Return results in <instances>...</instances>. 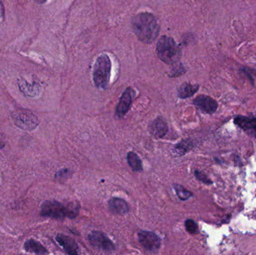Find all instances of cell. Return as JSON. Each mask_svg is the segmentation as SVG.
I'll return each instance as SVG.
<instances>
[{
  "instance_id": "cell-16",
  "label": "cell",
  "mask_w": 256,
  "mask_h": 255,
  "mask_svg": "<svg viewBox=\"0 0 256 255\" xmlns=\"http://www.w3.org/2000/svg\"><path fill=\"white\" fill-rule=\"evenodd\" d=\"M198 88H200L198 85H192V84L185 82L179 88L178 96L182 99L188 98L194 96L198 91Z\"/></svg>"
},
{
  "instance_id": "cell-20",
  "label": "cell",
  "mask_w": 256,
  "mask_h": 255,
  "mask_svg": "<svg viewBox=\"0 0 256 255\" xmlns=\"http://www.w3.org/2000/svg\"><path fill=\"white\" fill-rule=\"evenodd\" d=\"M185 228L186 232L191 235H195L198 233V228L196 222L192 220H186L185 222Z\"/></svg>"
},
{
  "instance_id": "cell-9",
  "label": "cell",
  "mask_w": 256,
  "mask_h": 255,
  "mask_svg": "<svg viewBox=\"0 0 256 255\" xmlns=\"http://www.w3.org/2000/svg\"><path fill=\"white\" fill-rule=\"evenodd\" d=\"M194 103L202 111L208 114H213L218 108V103L209 96L200 95L194 100Z\"/></svg>"
},
{
  "instance_id": "cell-15",
  "label": "cell",
  "mask_w": 256,
  "mask_h": 255,
  "mask_svg": "<svg viewBox=\"0 0 256 255\" xmlns=\"http://www.w3.org/2000/svg\"><path fill=\"white\" fill-rule=\"evenodd\" d=\"M18 85L21 92L28 97H36L40 92V86L37 83L28 84V82L22 79V80H18Z\"/></svg>"
},
{
  "instance_id": "cell-4",
  "label": "cell",
  "mask_w": 256,
  "mask_h": 255,
  "mask_svg": "<svg viewBox=\"0 0 256 255\" xmlns=\"http://www.w3.org/2000/svg\"><path fill=\"white\" fill-rule=\"evenodd\" d=\"M111 61L106 54L100 55L94 64L93 80L98 88H106L110 77Z\"/></svg>"
},
{
  "instance_id": "cell-13",
  "label": "cell",
  "mask_w": 256,
  "mask_h": 255,
  "mask_svg": "<svg viewBox=\"0 0 256 255\" xmlns=\"http://www.w3.org/2000/svg\"><path fill=\"white\" fill-rule=\"evenodd\" d=\"M110 210L114 214L124 215L129 211V206L127 202L120 198H112L109 201Z\"/></svg>"
},
{
  "instance_id": "cell-19",
  "label": "cell",
  "mask_w": 256,
  "mask_h": 255,
  "mask_svg": "<svg viewBox=\"0 0 256 255\" xmlns=\"http://www.w3.org/2000/svg\"><path fill=\"white\" fill-rule=\"evenodd\" d=\"M173 187H174V191L177 193L178 196L180 200H188L190 198L192 197V193L186 190V189L182 187V186L179 185V184H174Z\"/></svg>"
},
{
  "instance_id": "cell-18",
  "label": "cell",
  "mask_w": 256,
  "mask_h": 255,
  "mask_svg": "<svg viewBox=\"0 0 256 255\" xmlns=\"http://www.w3.org/2000/svg\"><path fill=\"white\" fill-rule=\"evenodd\" d=\"M192 148H194V142L189 139H186V140L182 141V142L176 145V151L179 155H184Z\"/></svg>"
},
{
  "instance_id": "cell-24",
  "label": "cell",
  "mask_w": 256,
  "mask_h": 255,
  "mask_svg": "<svg viewBox=\"0 0 256 255\" xmlns=\"http://www.w3.org/2000/svg\"><path fill=\"white\" fill-rule=\"evenodd\" d=\"M4 7H3L2 4L0 2V19H2L4 18Z\"/></svg>"
},
{
  "instance_id": "cell-7",
  "label": "cell",
  "mask_w": 256,
  "mask_h": 255,
  "mask_svg": "<svg viewBox=\"0 0 256 255\" xmlns=\"http://www.w3.org/2000/svg\"><path fill=\"white\" fill-rule=\"evenodd\" d=\"M138 241L146 251L156 253L160 248V238L153 232L141 231L138 234Z\"/></svg>"
},
{
  "instance_id": "cell-17",
  "label": "cell",
  "mask_w": 256,
  "mask_h": 255,
  "mask_svg": "<svg viewBox=\"0 0 256 255\" xmlns=\"http://www.w3.org/2000/svg\"><path fill=\"white\" fill-rule=\"evenodd\" d=\"M128 163L130 167L134 172H142L143 170L142 163L136 153L129 152L128 154Z\"/></svg>"
},
{
  "instance_id": "cell-14",
  "label": "cell",
  "mask_w": 256,
  "mask_h": 255,
  "mask_svg": "<svg viewBox=\"0 0 256 255\" xmlns=\"http://www.w3.org/2000/svg\"><path fill=\"white\" fill-rule=\"evenodd\" d=\"M24 249L27 253H34L36 255H48V251L42 244L36 240L30 239L26 241Z\"/></svg>"
},
{
  "instance_id": "cell-25",
  "label": "cell",
  "mask_w": 256,
  "mask_h": 255,
  "mask_svg": "<svg viewBox=\"0 0 256 255\" xmlns=\"http://www.w3.org/2000/svg\"><path fill=\"white\" fill-rule=\"evenodd\" d=\"M4 145H6L4 142H3L0 139V150L2 149V148H4Z\"/></svg>"
},
{
  "instance_id": "cell-1",
  "label": "cell",
  "mask_w": 256,
  "mask_h": 255,
  "mask_svg": "<svg viewBox=\"0 0 256 255\" xmlns=\"http://www.w3.org/2000/svg\"><path fill=\"white\" fill-rule=\"evenodd\" d=\"M131 25L138 40L144 43H152L159 34V24L150 13L144 12L136 15L131 21Z\"/></svg>"
},
{
  "instance_id": "cell-3",
  "label": "cell",
  "mask_w": 256,
  "mask_h": 255,
  "mask_svg": "<svg viewBox=\"0 0 256 255\" xmlns=\"http://www.w3.org/2000/svg\"><path fill=\"white\" fill-rule=\"evenodd\" d=\"M156 53L161 61L176 64L182 57V50L172 37L162 36L156 45Z\"/></svg>"
},
{
  "instance_id": "cell-5",
  "label": "cell",
  "mask_w": 256,
  "mask_h": 255,
  "mask_svg": "<svg viewBox=\"0 0 256 255\" xmlns=\"http://www.w3.org/2000/svg\"><path fill=\"white\" fill-rule=\"evenodd\" d=\"M12 118L15 125L24 130H34L39 124L36 115L27 109H16L12 112Z\"/></svg>"
},
{
  "instance_id": "cell-11",
  "label": "cell",
  "mask_w": 256,
  "mask_h": 255,
  "mask_svg": "<svg viewBox=\"0 0 256 255\" xmlns=\"http://www.w3.org/2000/svg\"><path fill=\"white\" fill-rule=\"evenodd\" d=\"M56 240L66 253L72 255H78V246L74 240L64 235H57Z\"/></svg>"
},
{
  "instance_id": "cell-21",
  "label": "cell",
  "mask_w": 256,
  "mask_h": 255,
  "mask_svg": "<svg viewBox=\"0 0 256 255\" xmlns=\"http://www.w3.org/2000/svg\"><path fill=\"white\" fill-rule=\"evenodd\" d=\"M195 176L198 181L202 182L203 184H212L213 182L204 175V173H202V172H200V171H195Z\"/></svg>"
},
{
  "instance_id": "cell-26",
  "label": "cell",
  "mask_w": 256,
  "mask_h": 255,
  "mask_svg": "<svg viewBox=\"0 0 256 255\" xmlns=\"http://www.w3.org/2000/svg\"><path fill=\"white\" fill-rule=\"evenodd\" d=\"M36 2L38 3V4H43L46 0H34Z\"/></svg>"
},
{
  "instance_id": "cell-23",
  "label": "cell",
  "mask_w": 256,
  "mask_h": 255,
  "mask_svg": "<svg viewBox=\"0 0 256 255\" xmlns=\"http://www.w3.org/2000/svg\"><path fill=\"white\" fill-rule=\"evenodd\" d=\"M252 70H251V69L246 68V67L242 69V73H243L246 77L249 78V79L254 82V77H252V74H254V73H252Z\"/></svg>"
},
{
  "instance_id": "cell-22",
  "label": "cell",
  "mask_w": 256,
  "mask_h": 255,
  "mask_svg": "<svg viewBox=\"0 0 256 255\" xmlns=\"http://www.w3.org/2000/svg\"><path fill=\"white\" fill-rule=\"evenodd\" d=\"M70 173V171L68 169H63V170L60 171L56 174V178L62 179V178H68Z\"/></svg>"
},
{
  "instance_id": "cell-12",
  "label": "cell",
  "mask_w": 256,
  "mask_h": 255,
  "mask_svg": "<svg viewBox=\"0 0 256 255\" xmlns=\"http://www.w3.org/2000/svg\"><path fill=\"white\" fill-rule=\"evenodd\" d=\"M234 122L250 134L254 135L256 138V117L248 118L244 116H238Z\"/></svg>"
},
{
  "instance_id": "cell-6",
  "label": "cell",
  "mask_w": 256,
  "mask_h": 255,
  "mask_svg": "<svg viewBox=\"0 0 256 255\" xmlns=\"http://www.w3.org/2000/svg\"><path fill=\"white\" fill-rule=\"evenodd\" d=\"M88 241L90 244L97 250H102L106 253H112L116 250L114 243L103 232H98V231L92 232L88 235Z\"/></svg>"
},
{
  "instance_id": "cell-10",
  "label": "cell",
  "mask_w": 256,
  "mask_h": 255,
  "mask_svg": "<svg viewBox=\"0 0 256 255\" xmlns=\"http://www.w3.org/2000/svg\"><path fill=\"white\" fill-rule=\"evenodd\" d=\"M150 134L156 139L164 138L168 131V124L162 117H158L148 127Z\"/></svg>"
},
{
  "instance_id": "cell-8",
  "label": "cell",
  "mask_w": 256,
  "mask_h": 255,
  "mask_svg": "<svg viewBox=\"0 0 256 255\" xmlns=\"http://www.w3.org/2000/svg\"><path fill=\"white\" fill-rule=\"evenodd\" d=\"M134 91L131 88H128L123 93L116 108V114L120 118H123L129 111L132 102Z\"/></svg>"
},
{
  "instance_id": "cell-2",
  "label": "cell",
  "mask_w": 256,
  "mask_h": 255,
  "mask_svg": "<svg viewBox=\"0 0 256 255\" xmlns=\"http://www.w3.org/2000/svg\"><path fill=\"white\" fill-rule=\"evenodd\" d=\"M78 207L64 205L56 201H46L40 208V216L55 220H64L66 217L74 219L78 215Z\"/></svg>"
}]
</instances>
